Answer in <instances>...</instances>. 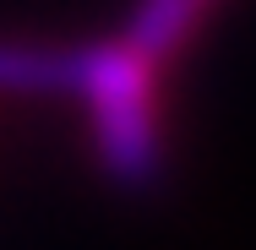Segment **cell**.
I'll return each instance as SVG.
<instances>
[{
    "label": "cell",
    "instance_id": "obj_1",
    "mask_svg": "<svg viewBox=\"0 0 256 250\" xmlns=\"http://www.w3.org/2000/svg\"><path fill=\"white\" fill-rule=\"evenodd\" d=\"M71 98L88 103L98 163L114 185H153L164 169L158 147V109H153V60L131 49L126 38L76 49Z\"/></svg>",
    "mask_w": 256,
    "mask_h": 250
},
{
    "label": "cell",
    "instance_id": "obj_2",
    "mask_svg": "<svg viewBox=\"0 0 256 250\" xmlns=\"http://www.w3.org/2000/svg\"><path fill=\"white\" fill-rule=\"evenodd\" d=\"M71 76H76V49L33 44V38H0V93L54 98V93H71Z\"/></svg>",
    "mask_w": 256,
    "mask_h": 250
},
{
    "label": "cell",
    "instance_id": "obj_3",
    "mask_svg": "<svg viewBox=\"0 0 256 250\" xmlns=\"http://www.w3.org/2000/svg\"><path fill=\"white\" fill-rule=\"evenodd\" d=\"M196 16H202V0H136V11H131V22H126L120 38L142 54V60L158 65V60H169V54L191 38Z\"/></svg>",
    "mask_w": 256,
    "mask_h": 250
}]
</instances>
